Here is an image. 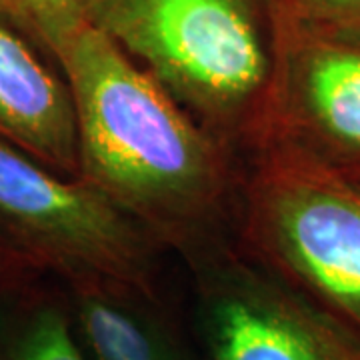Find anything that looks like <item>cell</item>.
I'll return each mask as SVG.
<instances>
[{
  "label": "cell",
  "instance_id": "obj_1",
  "mask_svg": "<svg viewBox=\"0 0 360 360\" xmlns=\"http://www.w3.org/2000/svg\"><path fill=\"white\" fill-rule=\"evenodd\" d=\"M78 179L184 260L234 240L243 156L89 22L56 54Z\"/></svg>",
  "mask_w": 360,
  "mask_h": 360
},
{
  "label": "cell",
  "instance_id": "obj_2",
  "mask_svg": "<svg viewBox=\"0 0 360 360\" xmlns=\"http://www.w3.org/2000/svg\"><path fill=\"white\" fill-rule=\"evenodd\" d=\"M101 30L240 156L266 122L276 58L274 0H90Z\"/></svg>",
  "mask_w": 360,
  "mask_h": 360
},
{
  "label": "cell",
  "instance_id": "obj_3",
  "mask_svg": "<svg viewBox=\"0 0 360 360\" xmlns=\"http://www.w3.org/2000/svg\"><path fill=\"white\" fill-rule=\"evenodd\" d=\"M234 240L360 330V180L283 142L243 156Z\"/></svg>",
  "mask_w": 360,
  "mask_h": 360
},
{
  "label": "cell",
  "instance_id": "obj_4",
  "mask_svg": "<svg viewBox=\"0 0 360 360\" xmlns=\"http://www.w3.org/2000/svg\"><path fill=\"white\" fill-rule=\"evenodd\" d=\"M0 240L63 283L112 278L158 292L162 246L80 179L0 139Z\"/></svg>",
  "mask_w": 360,
  "mask_h": 360
},
{
  "label": "cell",
  "instance_id": "obj_5",
  "mask_svg": "<svg viewBox=\"0 0 360 360\" xmlns=\"http://www.w3.org/2000/svg\"><path fill=\"white\" fill-rule=\"evenodd\" d=\"M202 360H360V330L236 240L186 260Z\"/></svg>",
  "mask_w": 360,
  "mask_h": 360
},
{
  "label": "cell",
  "instance_id": "obj_6",
  "mask_svg": "<svg viewBox=\"0 0 360 360\" xmlns=\"http://www.w3.org/2000/svg\"><path fill=\"white\" fill-rule=\"evenodd\" d=\"M274 11V77L258 144L283 142L359 176L360 32Z\"/></svg>",
  "mask_w": 360,
  "mask_h": 360
},
{
  "label": "cell",
  "instance_id": "obj_7",
  "mask_svg": "<svg viewBox=\"0 0 360 360\" xmlns=\"http://www.w3.org/2000/svg\"><path fill=\"white\" fill-rule=\"evenodd\" d=\"M0 139L78 179L75 104L58 65L0 13Z\"/></svg>",
  "mask_w": 360,
  "mask_h": 360
},
{
  "label": "cell",
  "instance_id": "obj_8",
  "mask_svg": "<svg viewBox=\"0 0 360 360\" xmlns=\"http://www.w3.org/2000/svg\"><path fill=\"white\" fill-rule=\"evenodd\" d=\"M65 284L80 345L96 360H193L158 292L96 276Z\"/></svg>",
  "mask_w": 360,
  "mask_h": 360
},
{
  "label": "cell",
  "instance_id": "obj_9",
  "mask_svg": "<svg viewBox=\"0 0 360 360\" xmlns=\"http://www.w3.org/2000/svg\"><path fill=\"white\" fill-rule=\"evenodd\" d=\"M0 360H86L66 302L32 298L0 342Z\"/></svg>",
  "mask_w": 360,
  "mask_h": 360
},
{
  "label": "cell",
  "instance_id": "obj_10",
  "mask_svg": "<svg viewBox=\"0 0 360 360\" xmlns=\"http://www.w3.org/2000/svg\"><path fill=\"white\" fill-rule=\"evenodd\" d=\"M90 0H0V13L22 28L52 60L86 25Z\"/></svg>",
  "mask_w": 360,
  "mask_h": 360
},
{
  "label": "cell",
  "instance_id": "obj_11",
  "mask_svg": "<svg viewBox=\"0 0 360 360\" xmlns=\"http://www.w3.org/2000/svg\"><path fill=\"white\" fill-rule=\"evenodd\" d=\"M274 4L316 25L360 32V0H274Z\"/></svg>",
  "mask_w": 360,
  "mask_h": 360
},
{
  "label": "cell",
  "instance_id": "obj_12",
  "mask_svg": "<svg viewBox=\"0 0 360 360\" xmlns=\"http://www.w3.org/2000/svg\"><path fill=\"white\" fill-rule=\"evenodd\" d=\"M40 274L28 266L11 246L0 240V300L8 296L26 295Z\"/></svg>",
  "mask_w": 360,
  "mask_h": 360
},
{
  "label": "cell",
  "instance_id": "obj_13",
  "mask_svg": "<svg viewBox=\"0 0 360 360\" xmlns=\"http://www.w3.org/2000/svg\"><path fill=\"white\" fill-rule=\"evenodd\" d=\"M354 179H356V180H360V174H359V176H354Z\"/></svg>",
  "mask_w": 360,
  "mask_h": 360
}]
</instances>
